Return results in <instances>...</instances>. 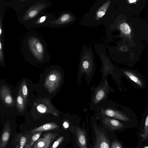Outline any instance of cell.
<instances>
[{
    "instance_id": "obj_24",
    "label": "cell",
    "mask_w": 148,
    "mask_h": 148,
    "mask_svg": "<svg viewBox=\"0 0 148 148\" xmlns=\"http://www.w3.org/2000/svg\"><path fill=\"white\" fill-rule=\"evenodd\" d=\"M64 139L63 136L59 137L53 143L50 148H56Z\"/></svg>"
},
{
    "instance_id": "obj_2",
    "label": "cell",
    "mask_w": 148,
    "mask_h": 148,
    "mask_svg": "<svg viewBox=\"0 0 148 148\" xmlns=\"http://www.w3.org/2000/svg\"><path fill=\"white\" fill-rule=\"evenodd\" d=\"M62 80V74L57 66H50L40 75L38 83L35 84V91L40 96L52 100L58 92Z\"/></svg>"
},
{
    "instance_id": "obj_3",
    "label": "cell",
    "mask_w": 148,
    "mask_h": 148,
    "mask_svg": "<svg viewBox=\"0 0 148 148\" xmlns=\"http://www.w3.org/2000/svg\"><path fill=\"white\" fill-rule=\"evenodd\" d=\"M50 2L44 0H33L18 15L19 22L25 27L44 13L51 6Z\"/></svg>"
},
{
    "instance_id": "obj_17",
    "label": "cell",
    "mask_w": 148,
    "mask_h": 148,
    "mask_svg": "<svg viewBox=\"0 0 148 148\" xmlns=\"http://www.w3.org/2000/svg\"><path fill=\"white\" fill-rule=\"evenodd\" d=\"M77 139V143L80 148H87L86 139L84 132L80 129L76 130Z\"/></svg>"
},
{
    "instance_id": "obj_25",
    "label": "cell",
    "mask_w": 148,
    "mask_h": 148,
    "mask_svg": "<svg viewBox=\"0 0 148 148\" xmlns=\"http://www.w3.org/2000/svg\"><path fill=\"white\" fill-rule=\"evenodd\" d=\"M135 148H148V145H146L142 140L139 139Z\"/></svg>"
},
{
    "instance_id": "obj_19",
    "label": "cell",
    "mask_w": 148,
    "mask_h": 148,
    "mask_svg": "<svg viewBox=\"0 0 148 148\" xmlns=\"http://www.w3.org/2000/svg\"><path fill=\"white\" fill-rule=\"evenodd\" d=\"M110 3V1H108L99 8L96 14V18L97 19L102 18L104 15Z\"/></svg>"
},
{
    "instance_id": "obj_21",
    "label": "cell",
    "mask_w": 148,
    "mask_h": 148,
    "mask_svg": "<svg viewBox=\"0 0 148 148\" xmlns=\"http://www.w3.org/2000/svg\"><path fill=\"white\" fill-rule=\"evenodd\" d=\"M121 31L124 34H129L130 33L131 30L129 25L126 23H123L120 25Z\"/></svg>"
},
{
    "instance_id": "obj_4",
    "label": "cell",
    "mask_w": 148,
    "mask_h": 148,
    "mask_svg": "<svg viewBox=\"0 0 148 148\" xmlns=\"http://www.w3.org/2000/svg\"><path fill=\"white\" fill-rule=\"evenodd\" d=\"M0 88V111L18 114L13 87L4 80H1Z\"/></svg>"
},
{
    "instance_id": "obj_26",
    "label": "cell",
    "mask_w": 148,
    "mask_h": 148,
    "mask_svg": "<svg viewBox=\"0 0 148 148\" xmlns=\"http://www.w3.org/2000/svg\"><path fill=\"white\" fill-rule=\"evenodd\" d=\"M82 65L84 69L86 70L89 68V64L88 61L84 60L83 62Z\"/></svg>"
},
{
    "instance_id": "obj_22",
    "label": "cell",
    "mask_w": 148,
    "mask_h": 148,
    "mask_svg": "<svg viewBox=\"0 0 148 148\" xmlns=\"http://www.w3.org/2000/svg\"><path fill=\"white\" fill-rule=\"evenodd\" d=\"M105 92L103 90H100L97 92L95 97V99L97 102L101 100L104 97Z\"/></svg>"
},
{
    "instance_id": "obj_1",
    "label": "cell",
    "mask_w": 148,
    "mask_h": 148,
    "mask_svg": "<svg viewBox=\"0 0 148 148\" xmlns=\"http://www.w3.org/2000/svg\"><path fill=\"white\" fill-rule=\"evenodd\" d=\"M44 40L34 32L26 34L23 39L21 48L25 59L35 66L43 65L49 61V55Z\"/></svg>"
},
{
    "instance_id": "obj_12",
    "label": "cell",
    "mask_w": 148,
    "mask_h": 148,
    "mask_svg": "<svg viewBox=\"0 0 148 148\" xmlns=\"http://www.w3.org/2000/svg\"><path fill=\"white\" fill-rule=\"evenodd\" d=\"M33 0H11L6 4L14 10L18 15L26 8Z\"/></svg>"
},
{
    "instance_id": "obj_14",
    "label": "cell",
    "mask_w": 148,
    "mask_h": 148,
    "mask_svg": "<svg viewBox=\"0 0 148 148\" xmlns=\"http://www.w3.org/2000/svg\"><path fill=\"white\" fill-rule=\"evenodd\" d=\"M104 123L111 129L114 130H125L129 127L125 124L117 120L106 118L103 120Z\"/></svg>"
},
{
    "instance_id": "obj_23",
    "label": "cell",
    "mask_w": 148,
    "mask_h": 148,
    "mask_svg": "<svg viewBox=\"0 0 148 148\" xmlns=\"http://www.w3.org/2000/svg\"><path fill=\"white\" fill-rule=\"evenodd\" d=\"M111 148H125L123 144L119 141L115 140L112 142Z\"/></svg>"
},
{
    "instance_id": "obj_18",
    "label": "cell",
    "mask_w": 148,
    "mask_h": 148,
    "mask_svg": "<svg viewBox=\"0 0 148 148\" xmlns=\"http://www.w3.org/2000/svg\"><path fill=\"white\" fill-rule=\"evenodd\" d=\"M16 140L15 144L16 148H25L27 141V137L22 134H19Z\"/></svg>"
},
{
    "instance_id": "obj_6",
    "label": "cell",
    "mask_w": 148,
    "mask_h": 148,
    "mask_svg": "<svg viewBox=\"0 0 148 148\" xmlns=\"http://www.w3.org/2000/svg\"><path fill=\"white\" fill-rule=\"evenodd\" d=\"M22 95L28 108H29L35 96V85L29 79L23 77L17 83Z\"/></svg>"
},
{
    "instance_id": "obj_28",
    "label": "cell",
    "mask_w": 148,
    "mask_h": 148,
    "mask_svg": "<svg viewBox=\"0 0 148 148\" xmlns=\"http://www.w3.org/2000/svg\"><path fill=\"white\" fill-rule=\"evenodd\" d=\"M136 0H129V3H134L136 2Z\"/></svg>"
},
{
    "instance_id": "obj_10",
    "label": "cell",
    "mask_w": 148,
    "mask_h": 148,
    "mask_svg": "<svg viewBox=\"0 0 148 148\" xmlns=\"http://www.w3.org/2000/svg\"><path fill=\"white\" fill-rule=\"evenodd\" d=\"M57 135L56 133L50 132L45 134L42 138L37 140L32 148H49L51 143Z\"/></svg>"
},
{
    "instance_id": "obj_15",
    "label": "cell",
    "mask_w": 148,
    "mask_h": 148,
    "mask_svg": "<svg viewBox=\"0 0 148 148\" xmlns=\"http://www.w3.org/2000/svg\"><path fill=\"white\" fill-rule=\"evenodd\" d=\"M58 125L54 122H49L33 129L31 133L34 134L38 132L47 131L54 129L58 127Z\"/></svg>"
},
{
    "instance_id": "obj_7",
    "label": "cell",
    "mask_w": 148,
    "mask_h": 148,
    "mask_svg": "<svg viewBox=\"0 0 148 148\" xmlns=\"http://www.w3.org/2000/svg\"><path fill=\"white\" fill-rule=\"evenodd\" d=\"M145 110L140 121L137 135L139 139L148 145V102Z\"/></svg>"
},
{
    "instance_id": "obj_11",
    "label": "cell",
    "mask_w": 148,
    "mask_h": 148,
    "mask_svg": "<svg viewBox=\"0 0 148 148\" xmlns=\"http://www.w3.org/2000/svg\"><path fill=\"white\" fill-rule=\"evenodd\" d=\"M123 73L129 79L137 85L140 88H143L145 87V80L140 73L129 70L124 71Z\"/></svg>"
},
{
    "instance_id": "obj_13",
    "label": "cell",
    "mask_w": 148,
    "mask_h": 148,
    "mask_svg": "<svg viewBox=\"0 0 148 148\" xmlns=\"http://www.w3.org/2000/svg\"><path fill=\"white\" fill-rule=\"evenodd\" d=\"M96 141L94 148H110L109 143L106 135L97 129L95 130Z\"/></svg>"
},
{
    "instance_id": "obj_27",
    "label": "cell",
    "mask_w": 148,
    "mask_h": 148,
    "mask_svg": "<svg viewBox=\"0 0 148 148\" xmlns=\"http://www.w3.org/2000/svg\"><path fill=\"white\" fill-rule=\"evenodd\" d=\"M63 126L65 129L68 128L69 126V122L66 121H64L63 123Z\"/></svg>"
},
{
    "instance_id": "obj_16",
    "label": "cell",
    "mask_w": 148,
    "mask_h": 148,
    "mask_svg": "<svg viewBox=\"0 0 148 148\" xmlns=\"http://www.w3.org/2000/svg\"><path fill=\"white\" fill-rule=\"evenodd\" d=\"M8 125V123H6L5 125L1 138L0 148H5L9 139L10 130Z\"/></svg>"
},
{
    "instance_id": "obj_9",
    "label": "cell",
    "mask_w": 148,
    "mask_h": 148,
    "mask_svg": "<svg viewBox=\"0 0 148 148\" xmlns=\"http://www.w3.org/2000/svg\"><path fill=\"white\" fill-rule=\"evenodd\" d=\"M55 19L54 16L53 14L44 13L29 24L26 27L28 28H34L45 26H48L50 23Z\"/></svg>"
},
{
    "instance_id": "obj_20",
    "label": "cell",
    "mask_w": 148,
    "mask_h": 148,
    "mask_svg": "<svg viewBox=\"0 0 148 148\" xmlns=\"http://www.w3.org/2000/svg\"><path fill=\"white\" fill-rule=\"evenodd\" d=\"M42 132L36 133L32 136L29 144H27L25 148H31L34 143L38 139Z\"/></svg>"
},
{
    "instance_id": "obj_8",
    "label": "cell",
    "mask_w": 148,
    "mask_h": 148,
    "mask_svg": "<svg viewBox=\"0 0 148 148\" xmlns=\"http://www.w3.org/2000/svg\"><path fill=\"white\" fill-rule=\"evenodd\" d=\"M13 94L18 114H27L28 113V108L22 95L19 87L17 83L14 88Z\"/></svg>"
},
{
    "instance_id": "obj_5",
    "label": "cell",
    "mask_w": 148,
    "mask_h": 148,
    "mask_svg": "<svg viewBox=\"0 0 148 148\" xmlns=\"http://www.w3.org/2000/svg\"><path fill=\"white\" fill-rule=\"evenodd\" d=\"M29 108L30 109L27 114L42 116L48 114L57 116L59 115L58 110L52 104L51 99L38 95L35 96Z\"/></svg>"
}]
</instances>
